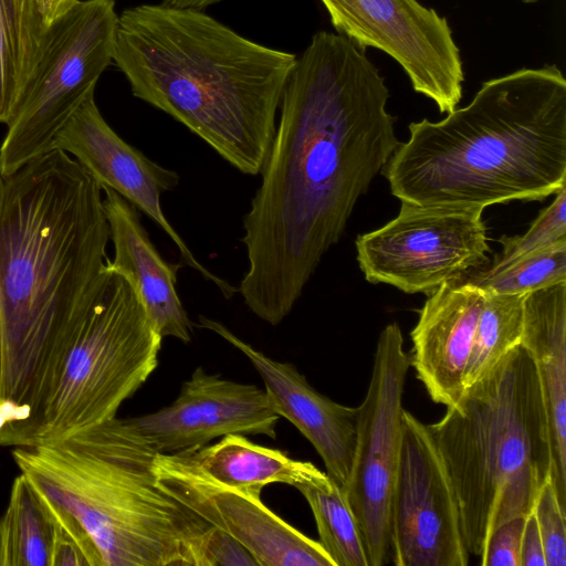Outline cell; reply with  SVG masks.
<instances>
[{
	"instance_id": "obj_1",
	"label": "cell",
	"mask_w": 566,
	"mask_h": 566,
	"mask_svg": "<svg viewBox=\"0 0 566 566\" xmlns=\"http://www.w3.org/2000/svg\"><path fill=\"white\" fill-rule=\"evenodd\" d=\"M366 49L318 31L296 57L262 179L243 216L244 305L276 326L293 310L358 198L400 142Z\"/></svg>"
},
{
	"instance_id": "obj_2",
	"label": "cell",
	"mask_w": 566,
	"mask_h": 566,
	"mask_svg": "<svg viewBox=\"0 0 566 566\" xmlns=\"http://www.w3.org/2000/svg\"><path fill=\"white\" fill-rule=\"evenodd\" d=\"M102 192L60 149L0 175V400L21 420L54 385L109 276Z\"/></svg>"
},
{
	"instance_id": "obj_3",
	"label": "cell",
	"mask_w": 566,
	"mask_h": 566,
	"mask_svg": "<svg viewBox=\"0 0 566 566\" xmlns=\"http://www.w3.org/2000/svg\"><path fill=\"white\" fill-rule=\"evenodd\" d=\"M296 55L251 41L201 10L139 4L118 14L113 63L132 94L260 174Z\"/></svg>"
},
{
	"instance_id": "obj_4",
	"label": "cell",
	"mask_w": 566,
	"mask_h": 566,
	"mask_svg": "<svg viewBox=\"0 0 566 566\" xmlns=\"http://www.w3.org/2000/svg\"><path fill=\"white\" fill-rule=\"evenodd\" d=\"M409 132L382 169L400 202L483 210L566 186V80L555 64L485 81L467 106Z\"/></svg>"
},
{
	"instance_id": "obj_5",
	"label": "cell",
	"mask_w": 566,
	"mask_h": 566,
	"mask_svg": "<svg viewBox=\"0 0 566 566\" xmlns=\"http://www.w3.org/2000/svg\"><path fill=\"white\" fill-rule=\"evenodd\" d=\"M157 453L127 418L115 417L57 442L15 447L12 458L80 522L103 566H202L212 525L160 488Z\"/></svg>"
},
{
	"instance_id": "obj_6",
	"label": "cell",
	"mask_w": 566,
	"mask_h": 566,
	"mask_svg": "<svg viewBox=\"0 0 566 566\" xmlns=\"http://www.w3.org/2000/svg\"><path fill=\"white\" fill-rule=\"evenodd\" d=\"M429 428L454 486L465 548L481 557L493 531L532 513L551 481L546 411L526 350L510 352Z\"/></svg>"
},
{
	"instance_id": "obj_7",
	"label": "cell",
	"mask_w": 566,
	"mask_h": 566,
	"mask_svg": "<svg viewBox=\"0 0 566 566\" xmlns=\"http://www.w3.org/2000/svg\"><path fill=\"white\" fill-rule=\"evenodd\" d=\"M161 342L132 284L111 272L54 385L33 413L0 430V446L53 443L115 418L156 370Z\"/></svg>"
},
{
	"instance_id": "obj_8",
	"label": "cell",
	"mask_w": 566,
	"mask_h": 566,
	"mask_svg": "<svg viewBox=\"0 0 566 566\" xmlns=\"http://www.w3.org/2000/svg\"><path fill=\"white\" fill-rule=\"evenodd\" d=\"M116 0H75L52 24L36 67L0 145V175L46 154L113 63Z\"/></svg>"
},
{
	"instance_id": "obj_9",
	"label": "cell",
	"mask_w": 566,
	"mask_h": 566,
	"mask_svg": "<svg viewBox=\"0 0 566 566\" xmlns=\"http://www.w3.org/2000/svg\"><path fill=\"white\" fill-rule=\"evenodd\" d=\"M410 366L397 323L379 334L370 380L357 407V439L344 489L369 566L394 565L391 506L402 446V395Z\"/></svg>"
},
{
	"instance_id": "obj_10",
	"label": "cell",
	"mask_w": 566,
	"mask_h": 566,
	"mask_svg": "<svg viewBox=\"0 0 566 566\" xmlns=\"http://www.w3.org/2000/svg\"><path fill=\"white\" fill-rule=\"evenodd\" d=\"M482 211L401 202L395 219L356 239L365 279L429 295L444 282L461 277L483 263L490 250Z\"/></svg>"
},
{
	"instance_id": "obj_11",
	"label": "cell",
	"mask_w": 566,
	"mask_h": 566,
	"mask_svg": "<svg viewBox=\"0 0 566 566\" xmlns=\"http://www.w3.org/2000/svg\"><path fill=\"white\" fill-rule=\"evenodd\" d=\"M338 34L398 62L412 88L441 113L463 95L460 50L448 20L418 0H319Z\"/></svg>"
},
{
	"instance_id": "obj_12",
	"label": "cell",
	"mask_w": 566,
	"mask_h": 566,
	"mask_svg": "<svg viewBox=\"0 0 566 566\" xmlns=\"http://www.w3.org/2000/svg\"><path fill=\"white\" fill-rule=\"evenodd\" d=\"M394 565L467 566L460 509L429 424L402 413V446L391 506Z\"/></svg>"
},
{
	"instance_id": "obj_13",
	"label": "cell",
	"mask_w": 566,
	"mask_h": 566,
	"mask_svg": "<svg viewBox=\"0 0 566 566\" xmlns=\"http://www.w3.org/2000/svg\"><path fill=\"white\" fill-rule=\"evenodd\" d=\"M154 471L164 491L237 539L259 566H335L318 541L270 510L261 494L214 482L185 452L157 453Z\"/></svg>"
},
{
	"instance_id": "obj_14",
	"label": "cell",
	"mask_w": 566,
	"mask_h": 566,
	"mask_svg": "<svg viewBox=\"0 0 566 566\" xmlns=\"http://www.w3.org/2000/svg\"><path fill=\"white\" fill-rule=\"evenodd\" d=\"M72 156L102 188H109L151 219L175 243L181 262L217 285L224 297L238 292L228 281L203 266L166 219L161 193L179 184V175L126 143L102 116L94 95L74 112L55 135L51 150Z\"/></svg>"
},
{
	"instance_id": "obj_15",
	"label": "cell",
	"mask_w": 566,
	"mask_h": 566,
	"mask_svg": "<svg viewBox=\"0 0 566 566\" xmlns=\"http://www.w3.org/2000/svg\"><path fill=\"white\" fill-rule=\"evenodd\" d=\"M280 418L264 389L226 379L199 366L181 385L172 403L127 419L159 453L176 454L228 434L274 439Z\"/></svg>"
},
{
	"instance_id": "obj_16",
	"label": "cell",
	"mask_w": 566,
	"mask_h": 566,
	"mask_svg": "<svg viewBox=\"0 0 566 566\" xmlns=\"http://www.w3.org/2000/svg\"><path fill=\"white\" fill-rule=\"evenodd\" d=\"M199 325L226 339L249 359L262 378L275 412L311 442L328 476L344 490L356 449L357 407L340 405L322 395L293 364L266 356L220 322L200 315Z\"/></svg>"
},
{
	"instance_id": "obj_17",
	"label": "cell",
	"mask_w": 566,
	"mask_h": 566,
	"mask_svg": "<svg viewBox=\"0 0 566 566\" xmlns=\"http://www.w3.org/2000/svg\"><path fill=\"white\" fill-rule=\"evenodd\" d=\"M485 292L454 279L429 294L411 331L409 356L429 397L454 406L465 389V371Z\"/></svg>"
},
{
	"instance_id": "obj_18",
	"label": "cell",
	"mask_w": 566,
	"mask_h": 566,
	"mask_svg": "<svg viewBox=\"0 0 566 566\" xmlns=\"http://www.w3.org/2000/svg\"><path fill=\"white\" fill-rule=\"evenodd\" d=\"M103 206L109 226L114 258L111 272L124 276L135 290L156 332L190 343L193 324L176 290L182 262L161 258L144 228L137 208L109 188H102Z\"/></svg>"
},
{
	"instance_id": "obj_19",
	"label": "cell",
	"mask_w": 566,
	"mask_h": 566,
	"mask_svg": "<svg viewBox=\"0 0 566 566\" xmlns=\"http://www.w3.org/2000/svg\"><path fill=\"white\" fill-rule=\"evenodd\" d=\"M521 346L539 381L551 443V482L566 512V282L524 295Z\"/></svg>"
},
{
	"instance_id": "obj_20",
	"label": "cell",
	"mask_w": 566,
	"mask_h": 566,
	"mask_svg": "<svg viewBox=\"0 0 566 566\" xmlns=\"http://www.w3.org/2000/svg\"><path fill=\"white\" fill-rule=\"evenodd\" d=\"M75 0H0V123L18 109L53 22Z\"/></svg>"
},
{
	"instance_id": "obj_21",
	"label": "cell",
	"mask_w": 566,
	"mask_h": 566,
	"mask_svg": "<svg viewBox=\"0 0 566 566\" xmlns=\"http://www.w3.org/2000/svg\"><path fill=\"white\" fill-rule=\"evenodd\" d=\"M185 453L214 482L258 494L270 483L297 488L323 472L312 462L255 444L243 434H228L212 446Z\"/></svg>"
},
{
	"instance_id": "obj_22",
	"label": "cell",
	"mask_w": 566,
	"mask_h": 566,
	"mask_svg": "<svg viewBox=\"0 0 566 566\" xmlns=\"http://www.w3.org/2000/svg\"><path fill=\"white\" fill-rule=\"evenodd\" d=\"M53 533L46 499L21 473L0 516V566H50Z\"/></svg>"
},
{
	"instance_id": "obj_23",
	"label": "cell",
	"mask_w": 566,
	"mask_h": 566,
	"mask_svg": "<svg viewBox=\"0 0 566 566\" xmlns=\"http://www.w3.org/2000/svg\"><path fill=\"white\" fill-rule=\"evenodd\" d=\"M314 515L319 543L335 566H369L345 491L326 472L296 488Z\"/></svg>"
},
{
	"instance_id": "obj_24",
	"label": "cell",
	"mask_w": 566,
	"mask_h": 566,
	"mask_svg": "<svg viewBox=\"0 0 566 566\" xmlns=\"http://www.w3.org/2000/svg\"><path fill=\"white\" fill-rule=\"evenodd\" d=\"M484 292L465 371V388L490 373L522 340L524 295Z\"/></svg>"
},
{
	"instance_id": "obj_25",
	"label": "cell",
	"mask_w": 566,
	"mask_h": 566,
	"mask_svg": "<svg viewBox=\"0 0 566 566\" xmlns=\"http://www.w3.org/2000/svg\"><path fill=\"white\" fill-rule=\"evenodd\" d=\"M469 281L486 292L520 295L566 282V239Z\"/></svg>"
},
{
	"instance_id": "obj_26",
	"label": "cell",
	"mask_w": 566,
	"mask_h": 566,
	"mask_svg": "<svg viewBox=\"0 0 566 566\" xmlns=\"http://www.w3.org/2000/svg\"><path fill=\"white\" fill-rule=\"evenodd\" d=\"M555 195L553 202L539 213L524 234L503 235L500 239L502 252L485 273L496 272L521 258L566 239V186Z\"/></svg>"
},
{
	"instance_id": "obj_27",
	"label": "cell",
	"mask_w": 566,
	"mask_h": 566,
	"mask_svg": "<svg viewBox=\"0 0 566 566\" xmlns=\"http://www.w3.org/2000/svg\"><path fill=\"white\" fill-rule=\"evenodd\" d=\"M45 499L54 523L50 566H103L94 542L80 522Z\"/></svg>"
},
{
	"instance_id": "obj_28",
	"label": "cell",
	"mask_w": 566,
	"mask_h": 566,
	"mask_svg": "<svg viewBox=\"0 0 566 566\" xmlns=\"http://www.w3.org/2000/svg\"><path fill=\"white\" fill-rule=\"evenodd\" d=\"M533 513L543 542L546 566H566V512L551 481L542 488Z\"/></svg>"
},
{
	"instance_id": "obj_29",
	"label": "cell",
	"mask_w": 566,
	"mask_h": 566,
	"mask_svg": "<svg viewBox=\"0 0 566 566\" xmlns=\"http://www.w3.org/2000/svg\"><path fill=\"white\" fill-rule=\"evenodd\" d=\"M525 517L509 520L493 531L481 556L482 566H521Z\"/></svg>"
},
{
	"instance_id": "obj_30",
	"label": "cell",
	"mask_w": 566,
	"mask_h": 566,
	"mask_svg": "<svg viewBox=\"0 0 566 566\" xmlns=\"http://www.w3.org/2000/svg\"><path fill=\"white\" fill-rule=\"evenodd\" d=\"M202 566L259 565L242 544L212 525L205 543Z\"/></svg>"
},
{
	"instance_id": "obj_31",
	"label": "cell",
	"mask_w": 566,
	"mask_h": 566,
	"mask_svg": "<svg viewBox=\"0 0 566 566\" xmlns=\"http://www.w3.org/2000/svg\"><path fill=\"white\" fill-rule=\"evenodd\" d=\"M521 566H546L543 542L533 512L525 517L521 545Z\"/></svg>"
},
{
	"instance_id": "obj_32",
	"label": "cell",
	"mask_w": 566,
	"mask_h": 566,
	"mask_svg": "<svg viewBox=\"0 0 566 566\" xmlns=\"http://www.w3.org/2000/svg\"><path fill=\"white\" fill-rule=\"evenodd\" d=\"M223 0H161V3L182 9H196L203 11L206 8Z\"/></svg>"
},
{
	"instance_id": "obj_33",
	"label": "cell",
	"mask_w": 566,
	"mask_h": 566,
	"mask_svg": "<svg viewBox=\"0 0 566 566\" xmlns=\"http://www.w3.org/2000/svg\"><path fill=\"white\" fill-rule=\"evenodd\" d=\"M539 0H522L523 3H526V4H531V3H535Z\"/></svg>"
}]
</instances>
